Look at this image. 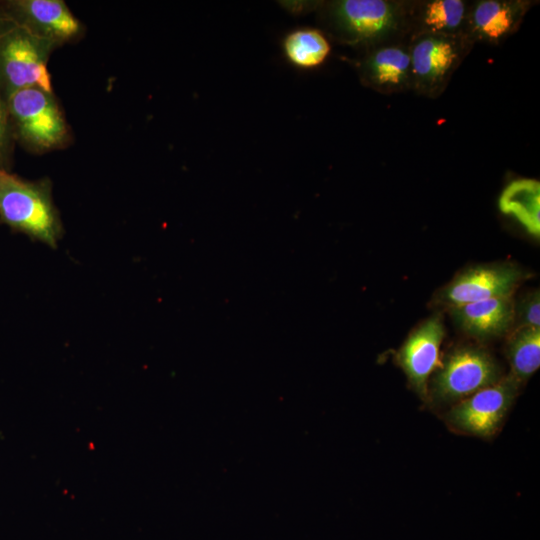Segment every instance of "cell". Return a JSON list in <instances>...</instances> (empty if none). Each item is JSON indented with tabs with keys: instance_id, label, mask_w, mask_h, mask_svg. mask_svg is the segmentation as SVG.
Masks as SVG:
<instances>
[{
	"instance_id": "obj_1",
	"label": "cell",
	"mask_w": 540,
	"mask_h": 540,
	"mask_svg": "<svg viewBox=\"0 0 540 540\" xmlns=\"http://www.w3.org/2000/svg\"><path fill=\"white\" fill-rule=\"evenodd\" d=\"M324 31L335 41L361 49L410 39V0L319 2Z\"/></svg>"
},
{
	"instance_id": "obj_2",
	"label": "cell",
	"mask_w": 540,
	"mask_h": 540,
	"mask_svg": "<svg viewBox=\"0 0 540 540\" xmlns=\"http://www.w3.org/2000/svg\"><path fill=\"white\" fill-rule=\"evenodd\" d=\"M0 222L55 248L64 229L48 178L23 179L0 170Z\"/></svg>"
},
{
	"instance_id": "obj_3",
	"label": "cell",
	"mask_w": 540,
	"mask_h": 540,
	"mask_svg": "<svg viewBox=\"0 0 540 540\" xmlns=\"http://www.w3.org/2000/svg\"><path fill=\"white\" fill-rule=\"evenodd\" d=\"M15 143L32 153L64 148L70 130L53 94L39 87L19 90L7 99Z\"/></svg>"
},
{
	"instance_id": "obj_4",
	"label": "cell",
	"mask_w": 540,
	"mask_h": 540,
	"mask_svg": "<svg viewBox=\"0 0 540 540\" xmlns=\"http://www.w3.org/2000/svg\"><path fill=\"white\" fill-rule=\"evenodd\" d=\"M59 46L0 19V93L4 98L30 87L53 92L47 63Z\"/></svg>"
},
{
	"instance_id": "obj_5",
	"label": "cell",
	"mask_w": 540,
	"mask_h": 540,
	"mask_svg": "<svg viewBox=\"0 0 540 540\" xmlns=\"http://www.w3.org/2000/svg\"><path fill=\"white\" fill-rule=\"evenodd\" d=\"M473 46L465 35L421 34L412 37L409 40L411 91L431 99L441 96Z\"/></svg>"
},
{
	"instance_id": "obj_6",
	"label": "cell",
	"mask_w": 540,
	"mask_h": 540,
	"mask_svg": "<svg viewBox=\"0 0 540 540\" xmlns=\"http://www.w3.org/2000/svg\"><path fill=\"white\" fill-rule=\"evenodd\" d=\"M0 19L58 45L75 41L83 26L62 0L0 1Z\"/></svg>"
},
{
	"instance_id": "obj_7",
	"label": "cell",
	"mask_w": 540,
	"mask_h": 540,
	"mask_svg": "<svg viewBox=\"0 0 540 540\" xmlns=\"http://www.w3.org/2000/svg\"><path fill=\"white\" fill-rule=\"evenodd\" d=\"M499 381V369L487 352L462 347L451 353L441 366L434 379V391L441 400L452 401Z\"/></svg>"
},
{
	"instance_id": "obj_8",
	"label": "cell",
	"mask_w": 540,
	"mask_h": 540,
	"mask_svg": "<svg viewBox=\"0 0 540 540\" xmlns=\"http://www.w3.org/2000/svg\"><path fill=\"white\" fill-rule=\"evenodd\" d=\"M362 52L356 67L364 86L385 95L411 91L409 41L383 43Z\"/></svg>"
},
{
	"instance_id": "obj_9",
	"label": "cell",
	"mask_w": 540,
	"mask_h": 540,
	"mask_svg": "<svg viewBox=\"0 0 540 540\" xmlns=\"http://www.w3.org/2000/svg\"><path fill=\"white\" fill-rule=\"evenodd\" d=\"M518 382L510 375L483 388L457 404L449 413V422L457 429L476 436L492 435L517 391Z\"/></svg>"
},
{
	"instance_id": "obj_10",
	"label": "cell",
	"mask_w": 540,
	"mask_h": 540,
	"mask_svg": "<svg viewBox=\"0 0 540 540\" xmlns=\"http://www.w3.org/2000/svg\"><path fill=\"white\" fill-rule=\"evenodd\" d=\"M522 278V271L511 264L473 267L443 288L439 300L453 308L477 301L511 297Z\"/></svg>"
},
{
	"instance_id": "obj_11",
	"label": "cell",
	"mask_w": 540,
	"mask_h": 540,
	"mask_svg": "<svg viewBox=\"0 0 540 540\" xmlns=\"http://www.w3.org/2000/svg\"><path fill=\"white\" fill-rule=\"evenodd\" d=\"M534 4L530 0L470 1L464 34L474 44L499 45L517 32Z\"/></svg>"
},
{
	"instance_id": "obj_12",
	"label": "cell",
	"mask_w": 540,
	"mask_h": 540,
	"mask_svg": "<svg viewBox=\"0 0 540 540\" xmlns=\"http://www.w3.org/2000/svg\"><path fill=\"white\" fill-rule=\"evenodd\" d=\"M444 337L440 316L418 326L400 348L397 359L416 392L425 398L430 374L439 366V349Z\"/></svg>"
},
{
	"instance_id": "obj_13",
	"label": "cell",
	"mask_w": 540,
	"mask_h": 540,
	"mask_svg": "<svg viewBox=\"0 0 540 540\" xmlns=\"http://www.w3.org/2000/svg\"><path fill=\"white\" fill-rule=\"evenodd\" d=\"M469 3L467 0H410V39L421 34L465 35Z\"/></svg>"
},
{
	"instance_id": "obj_14",
	"label": "cell",
	"mask_w": 540,
	"mask_h": 540,
	"mask_svg": "<svg viewBox=\"0 0 540 540\" xmlns=\"http://www.w3.org/2000/svg\"><path fill=\"white\" fill-rule=\"evenodd\" d=\"M514 308L511 297H500L453 307L451 312L465 332L474 337L489 338L510 327L515 317Z\"/></svg>"
},
{
	"instance_id": "obj_15",
	"label": "cell",
	"mask_w": 540,
	"mask_h": 540,
	"mask_svg": "<svg viewBox=\"0 0 540 540\" xmlns=\"http://www.w3.org/2000/svg\"><path fill=\"white\" fill-rule=\"evenodd\" d=\"M500 211L518 221L534 237L540 236V182L521 178L511 181L498 200Z\"/></svg>"
},
{
	"instance_id": "obj_16",
	"label": "cell",
	"mask_w": 540,
	"mask_h": 540,
	"mask_svg": "<svg viewBox=\"0 0 540 540\" xmlns=\"http://www.w3.org/2000/svg\"><path fill=\"white\" fill-rule=\"evenodd\" d=\"M283 52L294 66L311 69L321 65L331 51L330 42L319 29L303 27L291 31L283 40Z\"/></svg>"
},
{
	"instance_id": "obj_17",
	"label": "cell",
	"mask_w": 540,
	"mask_h": 540,
	"mask_svg": "<svg viewBox=\"0 0 540 540\" xmlns=\"http://www.w3.org/2000/svg\"><path fill=\"white\" fill-rule=\"evenodd\" d=\"M511 374L518 383L528 379L540 366V329L519 327L507 347Z\"/></svg>"
},
{
	"instance_id": "obj_18",
	"label": "cell",
	"mask_w": 540,
	"mask_h": 540,
	"mask_svg": "<svg viewBox=\"0 0 540 540\" xmlns=\"http://www.w3.org/2000/svg\"><path fill=\"white\" fill-rule=\"evenodd\" d=\"M15 144L7 100L0 93V170L11 171Z\"/></svg>"
},
{
	"instance_id": "obj_19",
	"label": "cell",
	"mask_w": 540,
	"mask_h": 540,
	"mask_svg": "<svg viewBox=\"0 0 540 540\" xmlns=\"http://www.w3.org/2000/svg\"><path fill=\"white\" fill-rule=\"evenodd\" d=\"M520 322V327L540 329V296L539 291L526 295L519 305L514 308Z\"/></svg>"
}]
</instances>
